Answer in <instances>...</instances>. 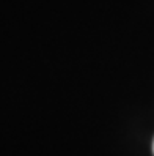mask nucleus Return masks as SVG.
Segmentation results:
<instances>
[{
  "mask_svg": "<svg viewBox=\"0 0 154 156\" xmlns=\"http://www.w3.org/2000/svg\"><path fill=\"white\" fill-rule=\"evenodd\" d=\"M152 153H154V140H152Z\"/></svg>",
  "mask_w": 154,
  "mask_h": 156,
  "instance_id": "f257e3e1",
  "label": "nucleus"
}]
</instances>
